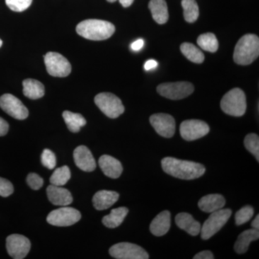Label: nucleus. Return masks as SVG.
<instances>
[{
  "label": "nucleus",
  "mask_w": 259,
  "mask_h": 259,
  "mask_svg": "<svg viewBox=\"0 0 259 259\" xmlns=\"http://www.w3.org/2000/svg\"><path fill=\"white\" fill-rule=\"evenodd\" d=\"M163 171L170 176L184 180H192L203 176L205 167L196 162L166 157L161 160Z\"/></svg>",
  "instance_id": "f257e3e1"
},
{
  "label": "nucleus",
  "mask_w": 259,
  "mask_h": 259,
  "mask_svg": "<svg viewBox=\"0 0 259 259\" xmlns=\"http://www.w3.org/2000/svg\"><path fill=\"white\" fill-rule=\"evenodd\" d=\"M76 30L79 35L88 40H104L113 35L115 27L105 20L89 19L78 24Z\"/></svg>",
  "instance_id": "f03ea898"
},
{
  "label": "nucleus",
  "mask_w": 259,
  "mask_h": 259,
  "mask_svg": "<svg viewBox=\"0 0 259 259\" xmlns=\"http://www.w3.org/2000/svg\"><path fill=\"white\" fill-rule=\"evenodd\" d=\"M259 38L253 34H247L237 42L233 59L237 64L247 66L258 57Z\"/></svg>",
  "instance_id": "7ed1b4c3"
},
{
  "label": "nucleus",
  "mask_w": 259,
  "mask_h": 259,
  "mask_svg": "<svg viewBox=\"0 0 259 259\" xmlns=\"http://www.w3.org/2000/svg\"><path fill=\"white\" fill-rule=\"evenodd\" d=\"M246 97L244 92L239 88L230 90L223 96L221 102V110L227 115L241 117L246 111Z\"/></svg>",
  "instance_id": "20e7f679"
},
{
  "label": "nucleus",
  "mask_w": 259,
  "mask_h": 259,
  "mask_svg": "<svg viewBox=\"0 0 259 259\" xmlns=\"http://www.w3.org/2000/svg\"><path fill=\"white\" fill-rule=\"evenodd\" d=\"M232 210L231 209H221L211 212L210 216L204 223L203 226L201 227V238L202 240H208L211 237L221 231L231 218Z\"/></svg>",
  "instance_id": "39448f33"
},
{
  "label": "nucleus",
  "mask_w": 259,
  "mask_h": 259,
  "mask_svg": "<svg viewBox=\"0 0 259 259\" xmlns=\"http://www.w3.org/2000/svg\"><path fill=\"white\" fill-rule=\"evenodd\" d=\"M95 102L99 109L110 118H117L125 112L120 99L112 93L98 94L95 97Z\"/></svg>",
  "instance_id": "423d86ee"
},
{
  "label": "nucleus",
  "mask_w": 259,
  "mask_h": 259,
  "mask_svg": "<svg viewBox=\"0 0 259 259\" xmlns=\"http://www.w3.org/2000/svg\"><path fill=\"white\" fill-rule=\"evenodd\" d=\"M193 84L188 81L163 83L157 87V92L162 97L172 100H180L192 95Z\"/></svg>",
  "instance_id": "0eeeda50"
},
{
  "label": "nucleus",
  "mask_w": 259,
  "mask_h": 259,
  "mask_svg": "<svg viewBox=\"0 0 259 259\" xmlns=\"http://www.w3.org/2000/svg\"><path fill=\"white\" fill-rule=\"evenodd\" d=\"M44 57L48 73L55 77H66L71 72V65L64 56L56 52H49Z\"/></svg>",
  "instance_id": "6e6552de"
},
{
  "label": "nucleus",
  "mask_w": 259,
  "mask_h": 259,
  "mask_svg": "<svg viewBox=\"0 0 259 259\" xmlns=\"http://www.w3.org/2000/svg\"><path fill=\"white\" fill-rule=\"evenodd\" d=\"M81 218V214L79 210L64 206L49 213L47 216V222L54 226L67 227L79 222Z\"/></svg>",
  "instance_id": "1a4fd4ad"
},
{
  "label": "nucleus",
  "mask_w": 259,
  "mask_h": 259,
  "mask_svg": "<svg viewBox=\"0 0 259 259\" xmlns=\"http://www.w3.org/2000/svg\"><path fill=\"white\" fill-rule=\"evenodd\" d=\"M109 253L117 259H148L149 255L144 248L134 243H119L112 245Z\"/></svg>",
  "instance_id": "9d476101"
},
{
  "label": "nucleus",
  "mask_w": 259,
  "mask_h": 259,
  "mask_svg": "<svg viewBox=\"0 0 259 259\" xmlns=\"http://www.w3.org/2000/svg\"><path fill=\"white\" fill-rule=\"evenodd\" d=\"M0 107L3 111L17 120H25L28 117L27 107L11 94H5L0 97Z\"/></svg>",
  "instance_id": "9b49d317"
},
{
  "label": "nucleus",
  "mask_w": 259,
  "mask_h": 259,
  "mask_svg": "<svg viewBox=\"0 0 259 259\" xmlns=\"http://www.w3.org/2000/svg\"><path fill=\"white\" fill-rule=\"evenodd\" d=\"M209 132V125L202 120H185L180 125L181 136L187 141L201 139L208 134Z\"/></svg>",
  "instance_id": "f8f14e48"
},
{
  "label": "nucleus",
  "mask_w": 259,
  "mask_h": 259,
  "mask_svg": "<svg viewBox=\"0 0 259 259\" xmlns=\"http://www.w3.org/2000/svg\"><path fill=\"white\" fill-rule=\"evenodd\" d=\"M30 241L28 238L20 234H13L6 239V248L10 256L15 259L25 258L30 250Z\"/></svg>",
  "instance_id": "ddd939ff"
},
{
  "label": "nucleus",
  "mask_w": 259,
  "mask_h": 259,
  "mask_svg": "<svg viewBox=\"0 0 259 259\" xmlns=\"http://www.w3.org/2000/svg\"><path fill=\"white\" fill-rule=\"evenodd\" d=\"M150 122L156 133L162 137H173L176 131V122L171 115L166 113H157L150 117Z\"/></svg>",
  "instance_id": "4468645a"
},
{
  "label": "nucleus",
  "mask_w": 259,
  "mask_h": 259,
  "mask_svg": "<svg viewBox=\"0 0 259 259\" xmlns=\"http://www.w3.org/2000/svg\"><path fill=\"white\" fill-rule=\"evenodd\" d=\"M74 159L76 166L83 171L92 172L96 168V161L93 153L85 146H79L75 148Z\"/></svg>",
  "instance_id": "2eb2a0df"
},
{
  "label": "nucleus",
  "mask_w": 259,
  "mask_h": 259,
  "mask_svg": "<svg viewBox=\"0 0 259 259\" xmlns=\"http://www.w3.org/2000/svg\"><path fill=\"white\" fill-rule=\"evenodd\" d=\"M47 192L48 198L54 205L64 207L72 203V195L66 189L51 185L48 187Z\"/></svg>",
  "instance_id": "dca6fc26"
},
{
  "label": "nucleus",
  "mask_w": 259,
  "mask_h": 259,
  "mask_svg": "<svg viewBox=\"0 0 259 259\" xmlns=\"http://www.w3.org/2000/svg\"><path fill=\"white\" fill-rule=\"evenodd\" d=\"M99 165L105 176L112 179L119 178L123 168L120 161L109 155H103L99 159Z\"/></svg>",
  "instance_id": "f3484780"
},
{
  "label": "nucleus",
  "mask_w": 259,
  "mask_h": 259,
  "mask_svg": "<svg viewBox=\"0 0 259 259\" xmlns=\"http://www.w3.org/2000/svg\"><path fill=\"white\" fill-rule=\"evenodd\" d=\"M119 194L114 191L100 190L94 195V207L97 210H105L111 207L118 200Z\"/></svg>",
  "instance_id": "a211bd4d"
},
{
  "label": "nucleus",
  "mask_w": 259,
  "mask_h": 259,
  "mask_svg": "<svg viewBox=\"0 0 259 259\" xmlns=\"http://www.w3.org/2000/svg\"><path fill=\"white\" fill-rule=\"evenodd\" d=\"M171 227V213L164 210L160 212L150 225V231L155 236L161 237L166 235Z\"/></svg>",
  "instance_id": "6ab92c4d"
},
{
  "label": "nucleus",
  "mask_w": 259,
  "mask_h": 259,
  "mask_svg": "<svg viewBox=\"0 0 259 259\" xmlns=\"http://www.w3.org/2000/svg\"><path fill=\"white\" fill-rule=\"evenodd\" d=\"M175 222L180 229L184 230L191 236H196L200 233V223L195 221L192 214L189 213H179L175 218Z\"/></svg>",
  "instance_id": "aec40b11"
},
{
  "label": "nucleus",
  "mask_w": 259,
  "mask_h": 259,
  "mask_svg": "<svg viewBox=\"0 0 259 259\" xmlns=\"http://www.w3.org/2000/svg\"><path fill=\"white\" fill-rule=\"evenodd\" d=\"M226 202V199L222 194H210L200 199L198 207L204 212L211 213L223 208Z\"/></svg>",
  "instance_id": "412c9836"
},
{
  "label": "nucleus",
  "mask_w": 259,
  "mask_h": 259,
  "mask_svg": "<svg viewBox=\"0 0 259 259\" xmlns=\"http://www.w3.org/2000/svg\"><path fill=\"white\" fill-rule=\"evenodd\" d=\"M259 238L258 230L248 229L243 231L238 237L235 243L234 249L238 254H243L248 250L250 243L252 241H257Z\"/></svg>",
  "instance_id": "4be33fe9"
},
{
  "label": "nucleus",
  "mask_w": 259,
  "mask_h": 259,
  "mask_svg": "<svg viewBox=\"0 0 259 259\" xmlns=\"http://www.w3.org/2000/svg\"><path fill=\"white\" fill-rule=\"evenodd\" d=\"M148 8L151 10L153 20L156 23L163 25L168 21V7L165 0H151Z\"/></svg>",
  "instance_id": "5701e85b"
},
{
  "label": "nucleus",
  "mask_w": 259,
  "mask_h": 259,
  "mask_svg": "<svg viewBox=\"0 0 259 259\" xmlns=\"http://www.w3.org/2000/svg\"><path fill=\"white\" fill-rule=\"evenodd\" d=\"M23 85L24 95L30 100H37L45 95V88L44 84L37 80H24Z\"/></svg>",
  "instance_id": "b1692460"
},
{
  "label": "nucleus",
  "mask_w": 259,
  "mask_h": 259,
  "mask_svg": "<svg viewBox=\"0 0 259 259\" xmlns=\"http://www.w3.org/2000/svg\"><path fill=\"white\" fill-rule=\"evenodd\" d=\"M128 212V209L125 207L112 209L110 214L102 218V223L108 228H117L123 222Z\"/></svg>",
  "instance_id": "393cba45"
},
{
  "label": "nucleus",
  "mask_w": 259,
  "mask_h": 259,
  "mask_svg": "<svg viewBox=\"0 0 259 259\" xmlns=\"http://www.w3.org/2000/svg\"><path fill=\"white\" fill-rule=\"evenodd\" d=\"M63 118L68 128L72 133L79 132L81 127L87 123L86 120L81 114L74 113L67 110L63 112Z\"/></svg>",
  "instance_id": "a878e982"
},
{
  "label": "nucleus",
  "mask_w": 259,
  "mask_h": 259,
  "mask_svg": "<svg viewBox=\"0 0 259 259\" xmlns=\"http://www.w3.org/2000/svg\"><path fill=\"white\" fill-rule=\"evenodd\" d=\"M180 50L187 59L195 64H202L204 60L203 53L190 42L182 44Z\"/></svg>",
  "instance_id": "bb28decb"
},
{
  "label": "nucleus",
  "mask_w": 259,
  "mask_h": 259,
  "mask_svg": "<svg viewBox=\"0 0 259 259\" xmlns=\"http://www.w3.org/2000/svg\"><path fill=\"white\" fill-rule=\"evenodd\" d=\"M197 44L201 49L211 53L216 52L219 47L217 37L212 32L199 35L197 38Z\"/></svg>",
  "instance_id": "cd10ccee"
},
{
  "label": "nucleus",
  "mask_w": 259,
  "mask_h": 259,
  "mask_svg": "<svg viewBox=\"0 0 259 259\" xmlns=\"http://www.w3.org/2000/svg\"><path fill=\"white\" fill-rule=\"evenodd\" d=\"M182 6L184 9V17L188 23H194L198 18L199 7L195 0H182Z\"/></svg>",
  "instance_id": "c85d7f7f"
},
{
  "label": "nucleus",
  "mask_w": 259,
  "mask_h": 259,
  "mask_svg": "<svg viewBox=\"0 0 259 259\" xmlns=\"http://www.w3.org/2000/svg\"><path fill=\"white\" fill-rule=\"evenodd\" d=\"M71 179V171L69 166H64L56 168L50 178L51 185L62 187Z\"/></svg>",
  "instance_id": "c756f323"
},
{
  "label": "nucleus",
  "mask_w": 259,
  "mask_h": 259,
  "mask_svg": "<svg viewBox=\"0 0 259 259\" xmlns=\"http://www.w3.org/2000/svg\"><path fill=\"white\" fill-rule=\"evenodd\" d=\"M245 147L259 161V138L258 135L250 134L247 135L244 139Z\"/></svg>",
  "instance_id": "7c9ffc66"
},
{
  "label": "nucleus",
  "mask_w": 259,
  "mask_h": 259,
  "mask_svg": "<svg viewBox=\"0 0 259 259\" xmlns=\"http://www.w3.org/2000/svg\"><path fill=\"white\" fill-rule=\"evenodd\" d=\"M254 214V209L250 205L244 206L236 213L235 221L237 226H242L251 219Z\"/></svg>",
  "instance_id": "2f4dec72"
},
{
  "label": "nucleus",
  "mask_w": 259,
  "mask_h": 259,
  "mask_svg": "<svg viewBox=\"0 0 259 259\" xmlns=\"http://www.w3.org/2000/svg\"><path fill=\"white\" fill-rule=\"evenodd\" d=\"M32 0H5L6 5L14 12H23L28 9L32 4Z\"/></svg>",
  "instance_id": "473e14b6"
},
{
  "label": "nucleus",
  "mask_w": 259,
  "mask_h": 259,
  "mask_svg": "<svg viewBox=\"0 0 259 259\" xmlns=\"http://www.w3.org/2000/svg\"><path fill=\"white\" fill-rule=\"evenodd\" d=\"M42 164L49 169H54L56 165V158L55 154L50 149L44 150L41 155Z\"/></svg>",
  "instance_id": "72a5a7b5"
},
{
  "label": "nucleus",
  "mask_w": 259,
  "mask_h": 259,
  "mask_svg": "<svg viewBox=\"0 0 259 259\" xmlns=\"http://www.w3.org/2000/svg\"><path fill=\"white\" fill-rule=\"evenodd\" d=\"M26 181L29 187L34 190H40L44 185V180L35 173L29 174Z\"/></svg>",
  "instance_id": "f704fd0d"
},
{
  "label": "nucleus",
  "mask_w": 259,
  "mask_h": 259,
  "mask_svg": "<svg viewBox=\"0 0 259 259\" xmlns=\"http://www.w3.org/2000/svg\"><path fill=\"white\" fill-rule=\"evenodd\" d=\"M14 192L13 184L6 180L0 177V196L3 197H8Z\"/></svg>",
  "instance_id": "c9c22d12"
},
{
  "label": "nucleus",
  "mask_w": 259,
  "mask_h": 259,
  "mask_svg": "<svg viewBox=\"0 0 259 259\" xmlns=\"http://www.w3.org/2000/svg\"><path fill=\"white\" fill-rule=\"evenodd\" d=\"M214 255L210 250H203L194 256V259H213Z\"/></svg>",
  "instance_id": "e433bc0d"
},
{
  "label": "nucleus",
  "mask_w": 259,
  "mask_h": 259,
  "mask_svg": "<svg viewBox=\"0 0 259 259\" xmlns=\"http://www.w3.org/2000/svg\"><path fill=\"white\" fill-rule=\"evenodd\" d=\"M9 131V124L0 117V136H4Z\"/></svg>",
  "instance_id": "4c0bfd02"
},
{
  "label": "nucleus",
  "mask_w": 259,
  "mask_h": 259,
  "mask_svg": "<svg viewBox=\"0 0 259 259\" xmlns=\"http://www.w3.org/2000/svg\"><path fill=\"white\" fill-rule=\"evenodd\" d=\"M144 40L142 39H139V40L133 42L132 45H131V49L134 51L141 50L143 47H144Z\"/></svg>",
  "instance_id": "58836bf2"
},
{
  "label": "nucleus",
  "mask_w": 259,
  "mask_h": 259,
  "mask_svg": "<svg viewBox=\"0 0 259 259\" xmlns=\"http://www.w3.org/2000/svg\"><path fill=\"white\" fill-rule=\"evenodd\" d=\"M157 61L151 59V60L148 61L145 64V69L149 71V70L155 69L157 66Z\"/></svg>",
  "instance_id": "ea45409f"
},
{
  "label": "nucleus",
  "mask_w": 259,
  "mask_h": 259,
  "mask_svg": "<svg viewBox=\"0 0 259 259\" xmlns=\"http://www.w3.org/2000/svg\"><path fill=\"white\" fill-rule=\"evenodd\" d=\"M121 5L124 8H128L134 3V0H119Z\"/></svg>",
  "instance_id": "a19ab883"
},
{
  "label": "nucleus",
  "mask_w": 259,
  "mask_h": 259,
  "mask_svg": "<svg viewBox=\"0 0 259 259\" xmlns=\"http://www.w3.org/2000/svg\"><path fill=\"white\" fill-rule=\"evenodd\" d=\"M251 226L253 227L254 229H259V215L257 214L256 217L253 220V222L251 223Z\"/></svg>",
  "instance_id": "79ce46f5"
},
{
  "label": "nucleus",
  "mask_w": 259,
  "mask_h": 259,
  "mask_svg": "<svg viewBox=\"0 0 259 259\" xmlns=\"http://www.w3.org/2000/svg\"><path fill=\"white\" fill-rule=\"evenodd\" d=\"M109 3H115V2L117 1V0H107Z\"/></svg>",
  "instance_id": "37998d69"
},
{
  "label": "nucleus",
  "mask_w": 259,
  "mask_h": 259,
  "mask_svg": "<svg viewBox=\"0 0 259 259\" xmlns=\"http://www.w3.org/2000/svg\"><path fill=\"white\" fill-rule=\"evenodd\" d=\"M2 46H3V40L0 39V48H1Z\"/></svg>",
  "instance_id": "c03bdc74"
}]
</instances>
